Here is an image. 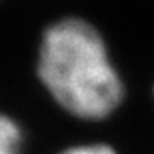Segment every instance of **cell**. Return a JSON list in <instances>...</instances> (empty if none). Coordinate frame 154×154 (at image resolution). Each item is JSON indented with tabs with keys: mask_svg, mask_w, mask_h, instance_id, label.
<instances>
[{
	"mask_svg": "<svg viewBox=\"0 0 154 154\" xmlns=\"http://www.w3.org/2000/svg\"><path fill=\"white\" fill-rule=\"evenodd\" d=\"M38 75L51 97L82 120H103L122 103L125 87L102 35L80 18H62L43 33Z\"/></svg>",
	"mask_w": 154,
	"mask_h": 154,
	"instance_id": "6da1fadb",
	"label": "cell"
},
{
	"mask_svg": "<svg viewBox=\"0 0 154 154\" xmlns=\"http://www.w3.org/2000/svg\"><path fill=\"white\" fill-rule=\"evenodd\" d=\"M21 144V128L13 118L0 113V154H20Z\"/></svg>",
	"mask_w": 154,
	"mask_h": 154,
	"instance_id": "7a4b0ae2",
	"label": "cell"
},
{
	"mask_svg": "<svg viewBox=\"0 0 154 154\" xmlns=\"http://www.w3.org/2000/svg\"><path fill=\"white\" fill-rule=\"evenodd\" d=\"M59 154H118L112 146L105 143H90V144H75L61 151Z\"/></svg>",
	"mask_w": 154,
	"mask_h": 154,
	"instance_id": "3957f363",
	"label": "cell"
}]
</instances>
